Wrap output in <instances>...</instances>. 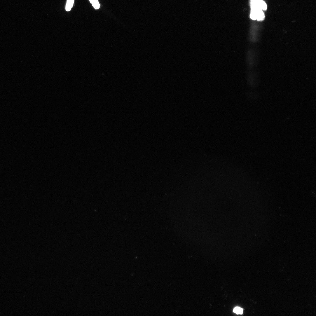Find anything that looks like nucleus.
<instances>
[{
	"instance_id": "obj_1",
	"label": "nucleus",
	"mask_w": 316,
	"mask_h": 316,
	"mask_svg": "<svg viewBox=\"0 0 316 316\" xmlns=\"http://www.w3.org/2000/svg\"><path fill=\"white\" fill-rule=\"evenodd\" d=\"M250 7L251 9L257 10H266L267 6L265 3L262 0H251Z\"/></svg>"
},
{
	"instance_id": "obj_5",
	"label": "nucleus",
	"mask_w": 316,
	"mask_h": 316,
	"mask_svg": "<svg viewBox=\"0 0 316 316\" xmlns=\"http://www.w3.org/2000/svg\"><path fill=\"white\" fill-rule=\"evenodd\" d=\"M233 312L237 314H241L243 313V310L241 308L238 307H235L233 310Z\"/></svg>"
},
{
	"instance_id": "obj_4",
	"label": "nucleus",
	"mask_w": 316,
	"mask_h": 316,
	"mask_svg": "<svg viewBox=\"0 0 316 316\" xmlns=\"http://www.w3.org/2000/svg\"><path fill=\"white\" fill-rule=\"evenodd\" d=\"M90 2L92 4L95 9H98L100 6L98 0H89Z\"/></svg>"
},
{
	"instance_id": "obj_3",
	"label": "nucleus",
	"mask_w": 316,
	"mask_h": 316,
	"mask_svg": "<svg viewBox=\"0 0 316 316\" xmlns=\"http://www.w3.org/2000/svg\"><path fill=\"white\" fill-rule=\"evenodd\" d=\"M74 0H67L66 6L65 9L66 11H70L73 6Z\"/></svg>"
},
{
	"instance_id": "obj_2",
	"label": "nucleus",
	"mask_w": 316,
	"mask_h": 316,
	"mask_svg": "<svg viewBox=\"0 0 316 316\" xmlns=\"http://www.w3.org/2000/svg\"><path fill=\"white\" fill-rule=\"evenodd\" d=\"M250 17L254 20H257L258 21H262L263 20L265 16L262 10L251 9Z\"/></svg>"
}]
</instances>
